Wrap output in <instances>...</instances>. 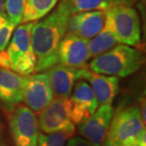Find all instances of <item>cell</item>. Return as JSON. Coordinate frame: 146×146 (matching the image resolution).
I'll return each mask as SVG.
<instances>
[{"label":"cell","instance_id":"cell-1","mask_svg":"<svg viewBox=\"0 0 146 146\" xmlns=\"http://www.w3.org/2000/svg\"><path fill=\"white\" fill-rule=\"evenodd\" d=\"M69 14L58 6L51 14L33 24L31 29V45L36 56V72L44 71L59 63L58 49L63 37L68 31Z\"/></svg>","mask_w":146,"mask_h":146},{"label":"cell","instance_id":"cell-2","mask_svg":"<svg viewBox=\"0 0 146 146\" xmlns=\"http://www.w3.org/2000/svg\"><path fill=\"white\" fill-rule=\"evenodd\" d=\"M106 138L118 146H146L145 122L139 107H122L114 113Z\"/></svg>","mask_w":146,"mask_h":146},{"label":"cell","instance_id":"cell-3","mask_svg":"<svg viewBox=\"0 0 146 146\" xmlns=\"http://www.w3.org/2000/svg\"><path fill=\"white\" fill-rule=\"evenodd\" d=\"M143 63L141 52L127 45H118L110 50L94 57L89 69L104 75L127 77L138 71Z\"/></svg>","mask_w":146,"mask_h":146},{"label":"cell","instance_id":"cell-4","mask_svg":"<svg viewBox=\"0 0 146 146\" xmlns=\"http://www.w3.org/2000/svg\"><path fill=\"white\" fill-rule=\"evenodd\" d=\"M113 31L119 43L130 46L141 41V23L135 9L130 6H118L107 11Z\"/></svg>","mask_w":146,"mask_h":146},{"label":"cell","instance_id":"cell-5","mask_svg":"<svg viewBox=\"0 0 146 146\" xmlns=\"http://www.w3.org/2000/svg\"><path fill=\"white\" fill-rule=\"evenodd\" d=\"M10 118V129L14 146H37L39 125L34 113L28 106H18Z\"/></svg>","mask_w":146,"mask_h":146},{"label":"cell","instance_id":"cell-6","mask_svg":"<svg viewBox=\"0 0 146 146\" xmlns=\"http://www.w3.org/2000/svg\"><path fill=\"white\" fill-rule=\"evenodd\" d=\"M73 88L70 96L66 99V109L73 123L79 125L95 112L99 104L87 82L78 81Z\"/></svg>","mask_w":146,"mask_h":146},{"label":"cell","instance_id":"cell-7","mask_svg":"<svg viewBox=\"0 0 146 146\" xmlns=\"http://www.w3.org/2000/svg\"><path fill=\"white\" fill-rule=\"evenodd\" d=\"M66 99H54L40 112L37 121L39 129L44 134L66 132L73 136L75 125L68 116Z\"/></svg>","mask_w":146,"mask_h":146},{"label":"cell","instance_id":"cell-8","mask_svg":"<svg viewBox=\"0 0 146 146\" xmlns=\"http://www.w3.org/2000/svg\"><path fill=\"white\" fill-rule=\"evenodd\" d=\"M112 104H103L86 121L79 124V133L95 146H101L108 132L114 116Z\"/></svg>","mask_w":146,"mask_h":146},{"label":"cell","instance_id":"cell-9","mask_svg":"<svg viewBox=\"0 0 146 146\" xmlns=\"http://www.w3.org/2000/svg\"><path fill=\"white\" fill-rule=\"evenodd\" d=\"M90 58L87 40L66 33L58 49V60L61 65L73 68H86Z\"/></svg>","mask_w":146,"mask_h":146},{"label":"cell","instance_id":"cell-10","mask_svg":"<svg viewBox=\"0 0 146 146\" xmlns=\"http://www.w3.org/2000/svg\"><path fill=\"white\" fill-rule=\"evenodd\" d=\"M28 77L9 69H0V104L13 111L24 100Z\"/></svg>","mask_w":146,"mask_h":146},{"label":"cell","instance_id":"cell-11","mask_svg":"<svg viewBox=\"0 0 146 146\" xmlns=\"http://www.w3.org/2000/svg\"><path fill=\"white\" fill-rule=\"evenodd\" d=\"M50 84L46 73H37L28 77L24 100L27 106L33 113H40L53 100Z\"/></svg>","mask_w":146,"mask_h":146},{"label":"cell","instance_id":"cell-12","mask_svg":"<svg viewBox=\"0 0 146 146\" xmlns=\"http://www.w3.org/2000/svg\"><path fill=\"white\" fill-rule=\"evenodd\" d=\"M107 11H90L71 14L68 22V31L88 41L103 30Z\"/></svg>","mask_w":146,"mask_h":146},{"label":"cell","instance_id":"cell-13","mask_svg":"<svg viewBox=\"0 0 146 146\" xmlns=\"http://www.w3.org/2000/svg\"><path fill=\"white\" fill-rule=\"evenodd\" d=\"M80 79L89 82L99 104H112L119 92V77L99 74L83 68H80Z\"/></svg>","mask_w":146,"mask_h":146},{"label":"cell","instance_id":"cell-14","mask_svg":"<svg viewBox=\"0 0 146 146\" xmlns=\"http://www.w3.org/2000/svg\"><path fill=\"white\" fill-rule=\"evenodd\" d=\"M53 95L56 98H68L70 96L75 82L80 79V68L56 64L46 72Z\"/></svg>","mask_w":146,"mask_h":146},{"label":"cell","instance_id":"cell-15","mask_svg":"<svg viewBox=\"0 0 146 146\" xmlns=\"http://www.w3.org/2000/svg\"><path fill=\"white\" fill-rule=\"evenodd\" d=\"M137 0H61L59 6L70 14L90 11H108L118 6H132Z\"/></svg>","mask_w":146,"mask_h":146},{"label":"cell","instance_id":"cell-16","mask_svg":"<svg viewBox=\"0 0 146 146\" xmlns=\"http://www.w3.org/2000/svg\"><path fill=\"white\" fill-rule=\"evenodd\" d=\"M119 41L113 31L112 24L108 14L106 13V20L103 30L91 39L87 41L90 57H96L104 52L110 50L119 45Z\"/></svg>","mask_w":146,"mask_h":146},{"label":"cell","instance_id":"cell-17","mask_svg":"<svg viewBox=\"0 0 146 146\" xmlns=\"http://www.w3.org/2000/svg\"><path fill=\"white\" fill-rule=\"evenodd\" d=\"M33 22L24 23L16 29L8 46V53L10 55L13 65L15 66L17 59L27 52L31 48V29L33 27Z\"/></svg>","mask_w":146,"mask_h":146},{"label":"cell","instance_id":"cell-18","mask_svg":"<svg viewBox=\"0 0 146 146\" xmlns=\"http://www.w3.org/2000/svg\"><path fill=\"white\" fill-rule=\"evenodd\" d=\"M57 2L58 0H27L22 23L37 21L45 17L56 6Z\"/></svg>","mask_w":146,"mask_h":146},{"label":"cell","instance_id":"cell-19","mask_svg":"<svg viewBox=\"0 0 146 146\" xmlns=\"http://www.w3.org/2000/svg\"><path fill=\"white\" fill-rule=\"evenodd\" d=\"M26 1L27 0H6L5 1V13H7L6 15L9 21L14 27H17L21 24Z\"/></svg>","mask_w":146,"mask_h":146},{"label":"cell","instance_id":"cell-20","mask_svg":"<svg viewBox=\"0 0 146 146\" xmlns=\"http://www.w3.org/2000/svg\"><path fill=\"white\" fill-rule=\"evenodd\" d=\"M36 63V56L31 48L27 52L22 54L17 59L14 66V71H16L20 75L28 76L35 71Z\"/></svg>","mask_w":146,"mask_h":146},{"label":"cell","instance_id":"cell-21","mask_svg":"<svg viewBox=\"0 0 146 146\" xmlns=\"http://www.w3.org/2000/svg\"><path fill=\"white\" fill-rule=\"evenodd\" d=\"M69 137L72 136L66 132L39 134L37 146H65Z\"/></svg>","mask_w":146,"mask_h":146},{"label":"cell","instance_id":"cell-22","mask_svg":"<svg viewBox=\"0 0 146 146\" xmlns=\"http://www.w3.org/2000/svg\"><path fill=\"white\" fill-rule=\"evenodd\" d=\"M14 29L15 27L10 22L0 30V50H5V48L8 46Z\"/></svg>","mask_w":146,"mask_h":146},{"label":"cell","instance_id":"cell-23","mask_svg":"<svg viewBox=\"0 0 146 146\" xmlns=\"http://www.w3.org/2000/svg\"><path fill=\"white\" fill-rule=\"evenodd\" d=\"M0 68L1 69H9L14 70V65L13 62L11 61L10 55H9L8 51L0 50Z\"/></svg>","mask_w":146,"mask_h":146},{"label":"cell","instance_id":"cell-24","mask_svg":"<svg viewBox=\"0 0 146 146\" xmlns=\"http://www.w3.org/2000/svg\"><path fill=\"white\" fill-rule=\"evenodd\" d=\"M65 146H95L91 142L84 139V138L80 137H75V138L68 139Z\"/></svg>","mask_w":146,"mask_h":146},{"label":"cell","instance_id":"cell-25","mask_svg":"<svg viewBox=\"0 0 146 146\" xmlns=\"http://www.w3.org/2000/svg\"><path fill=\"white\" fill-rule=\"evenodd\" d=\"M9 23H10V21H9L6 13L0 14V30H1L2 28H4L6 25H8Z\"/></svg>","mask_w":146,"mask_h":146},{"label":"cell","instance_id":"cell-26","mask_svg":"<svg viewBox=\"0 0 146 146\" xmlns=\"http://www.w3.org/2000/svg\"><path fill=\"white\" fill-rule=\"evenodd\" d=\"M101 146H118V145L115 144L112 141H110L108 138H106V139H104V141L103 143H102Z\"/></svg>","mask_w":146,"mask_h":146},{"label":"cell","instance_id":"cell-27","mask_svg":"<svg viewBox=\"0 0 146 146\" xmlns=\"http://www.w3.org/2000/svg\"><path fill=\"white\" fill-rule=\"evenodd\" d=\"M5 1L6 0H0V14L5 13Z\"/></svg>","mask_w":146,"mask_h":146},{"label":"cell","instance_id":"cell-28","mask_svg":"<svg viewBox=\"0 0 146 146\" xmlns=\"http://www.w3.org/2000/svg\"><path fill=\"white\" fill-rule=\"evenodd\" d=\"M0 146H9L7 141H6L3 138H1V137H0Z\"/></svg>","mask_w":146,"mask_h":146},{"label":"cell","instance_id":"cell-29","mask_svg":"<svg viewBox=\"0 0 146 146\" xmlns=\"http://www.w3.org/2000/svg\"><path fill=\"white\" fill-rule=\"evenodd\" d=\"M0 126H1V122H0Z\"/></svg>","mask_w":146,"mask_h":146}]
</instances>
